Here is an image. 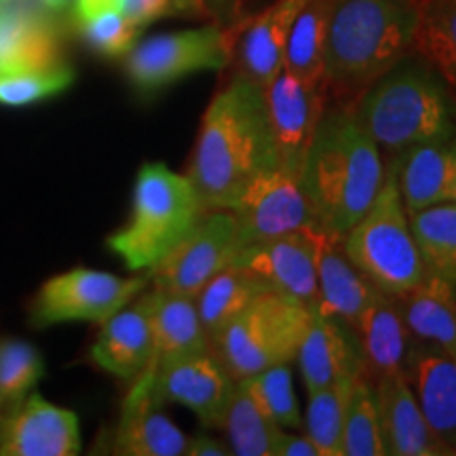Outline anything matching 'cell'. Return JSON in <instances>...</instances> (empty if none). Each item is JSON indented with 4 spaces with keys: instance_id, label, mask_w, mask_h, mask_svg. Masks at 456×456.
<instances>
[{
    "instance_id": "6da1fadb",
    "label": "cell",
    "mask_w": 456,
    "mask_h": 456,
    "mask_svg": "<svg viewBox=\"0 0 456 456\" xmlns=\"http://www.w3.org/2000/svg\"><path fill=\"white\" fill-rule=\"evenodd\" d=\"M275 167L265 87L235 72L205 108L186 178L203 212L231 209L249 182Z\"/></svg>"
},
{
    "instance_id": "7a4b0ae2",
    "label": "cell",
    "mask_w": 456,
    "mask_h": 456,
    "mask_svg": "<svg viewBox=\"0 0 456 456\" xmlns=\"http://www.w3.org/2000/svg\"><path fill=\"white\" fill-rule=\"evenodd\" d=\"M385 175L383 152L355 110L330 102L300 174L319 231L345 237L374 203Z\"/></svg>"
},
{
    "instance_id": "3957f363",
    "label": "cell",
    "mask_w": 456,
    "mask_h": 456,
    "mask_svg": "<svg viewBox=\"0 0 456 456\" xmlns=\"http://www.w3.org/2000/svg\"><path fill=\"white\" fill-rule=\"evenodd\" d=\"M420 0H332L323 49V89L355 106L363 91L414 53Z\"/></svg>"
},
{
    "instance_id": "277c9868",
    "label": "cell",
    "mask_w": 456,
    "mask_h": 456,
    "mask_svg": "<svg viewBox=\"0 0 456 456\" xmlns=\"http://www.w3.org/2000/svg\"><path fill=\"white\" fill-rule=\"evenodd\" d=\"M353 110L385 161L456 135V98L416 51L370 85Z\"/></svg>"
},
{
    "instance_id": "5b68a950",
    "label": "cell",
    "mask_w": 456,
    "mask_h": 456,
    "mask_svg": "<svg viewBox=\"0 0 456 456\" xmlns=\"http://www.w3.org/2000/svg\"><path fill=\"white\" fill-rule=\"evenodd\" d=\"M201 214L186 175L165 163H144L135 175L129 220L106 239V245L129 271H151L186 237Z\"/></svg>"
},
{
    "instance_id": "8992f818",
    "label": "cell",
    "mask_w": 456,
    "mask_h": 456,
    "mask_svg": "<svg viewBox=\"0 0 456 456\" xmlns=\"http://www.w3.org/2000/svg\"><path fill=\"white\" fill-rule=\"evenodd\" d=\"M342 248L353 265L385 294L399 296L425 279V262L399 197L393 161H387L383 188L374 203L342 237Z\"/></svg>"
},
{
    "instance_id": "52a82bcc",
    "label": "cell",
    "mask_w": 456,
    "mask_h": 456,
    "mask_svg": "<svg viewBox=\"0 0 456 456\" xmlns=\"http://www.w3.org/2000/svg\"><path fill=\"white\" fill-rule=\"evenodd\" d=\"M311 315L313 309L302 302L266 289L222 330L209 351L237 380L279 363H292Z\"/></svg>"
},
{
    "instance_id": "ba28073f",
    "label": "cell",
    "mask_w": 456,
    "mask_h": 456,
    "mask_svg": "<svg viewBox=\"0 0 456 456\" xmlns=\"http://www.w3.org/2000/svg\"><path fill=\"white\" fill-rule=\"evenodd\" d=\"M235 30L214 21L188 30L165 32L125 55V74L140 95H157L199 72H220L231 66Z\"/></svg>"
},
{
    "instance_id": "9c48e42d",
    "label": "cell",
    "mask_w": 456,
    "mask_h": 456,
    "mask_svg": "<svg viewBox=\"0 0 456 456\" xmlns=\"http://www.w3.org/2000/svg\"><path fill=\"white\" fill-rule=\"evenodd\" d=\"M148 277H118L106 271H66L43 283L30 302L28 319L37 330L70 322L102 323L144 292Z\"/></svg>"
},
{
    "instance_id": "30bf717a",
    "label": "cell",
    "mask_w": 456,
    "mask_h": 456,
    "mask_svg": "<svg viewBox=\"0 0 456 456\" xmlns=\"http://www.w3.org/2000/svg\"><path fill=\"white\" fill-rule=\"evenodd\" d=\"M239 252L241 243L231 209H208L186 237L152 266L148 279L157 289L195 300L203 285L232 265Z\"/></svg>"
},
{
    "instance_id": "8fae6325",
    "label": "cell",
    "mask_w": 456,
    "mask_h": 456,
    "mask_svg": "<svg viewBox=\"0 0 456 456\" xmlns=\"http://www.w3.org/2000/svg\"><path fill=\"white\" fill-rule=\"evenodd\" d=\"M237 220L241 249L315 224V214L298 175L281 167L269 169L249 182L231 208Z\"/></svg>"
},
{
    "instance_id": "7c38bea8",
    "label": "cell",
    "mask_w": 456,
    "mask_h": 456,
    "mask_svg": "<svg viewBox=\"0 0 456 456\" xmlns=\"http://www.w3.org/2000/svg\"><path fill=\"white\" fill-rule=\"evenodd\" d=\"M155 372V395L161 403H180L197 414L203 429H222L237 379L212 351L148 366Z\"/></svg>"
},
{
    "instance_id": "4fadbf2b",
    "label": "cell",
    "mask_w": 456,
    "mask_h": 456,
    "mask_svg": "<svg viewBox=\"0 0 456 456\" xmlns=\"http://www.w3.org/2000/svg\"><path fill=\"white\" fill-rule=\"evenodd\" d=\"M265 95L279 167L300 178L313 135L330 104L326 89L281 70L266 85Z\"/></svg>"
},
{
    "instance_id": "5bb4252c",
    "label": "cell",
    "mask_w": 456,
    "mask_h": 456,
    "mask_svg": "<svg viewBox=\"0 0 456 456\" xmlns=\"http://www.w3.org/2000/svg\"><path fill=\"white\" fill-rule=\"evenodd\" d=\"M319 239L322 231L317 226L302 228L248 245L232 262L252 271L273 292L313 309L317 302Z\"/></svg>"
},
{
    "instance_id": "9a60e30c",
    "label": "cell",
    "mask_w": 456,
    "mask_h": 456,
    "mask_svg": "<svg viewBox=\"0 0 456 456\" xmlns=\"http://www.w3.org/2000/svg\"><path fill=\"white\" fill-rule=\"evenodd\" d=\"M68 64L53 11L38 0L0 3V74L49 70Z\"/></svg>"
},
{
    "instance_id": "2e32d148",
    "label": "cell",
    "mask_w": 456,
    "mask_h": 456,
    "mask_svg": "<svg viewBox=\"0 0 456 456\" xmlns=\"http://www.w3.org/2000/svg\"><path fill=\"white\" fill-rule=\"evenodd\" d=\"M81 427L72 410L30 393L7 412L0 429L3 456H74L81 452Z\"/></svg>"
},
{
    "instance_id": "e0dca14e",
    "label": "cell",
    "mask_w": 456,
    "mask_h": 456,
    "mask_svg": "<svg viewBox=\"0 0 456 456\" xmlns=\"http://www.w3.org/2000/svg\"><path fill=\"white\" fill-rule=\"evenodd\" d=\"M155 372L146 368L131 387L114 429L112 452L123 456H180L186 452L188 437L174 420L163 414L155 395Z\"/></svg>"
},
{
    "instance_id": "ac0fdd59",
    "label": "cell",
    "mask_w": 456,
    "mask_h": 456,
    "mask_svg": "<svg viewBox=\"0 0 456 456\" xmlns=\"http://www.w3.org/2000/svg\"><path fill=\"white\" fill-rule=\"evenodd\" d=\"M309 0H273L265 11L245 15L235 30L232 61L239 74L266 87L283 70V53L296 17Z\"/></svg>"
},
{
    "instance_id": "d6986e66",
    "label": "cell",
    "mask_w": 456,
    "mask_h": 456,
    "mask_svg": "<svg viewBox=\"0 0 456 456\" xmlns=\"http://www.w3.org/2000/svg\"><path fill=\"white\" fill-rule=\"evenodd\" d=\"M294 362H298L302 383L309 393L342 380H355L363 372L357 330L340 319L313 311Z\"/></svg>"
},
{
    "instance_id": "ffe728a7",
    "label": "cell",
    "mask_w": 456,
    "mask_h": 456,
    "mask_svg": "<svg viewBox=\"0 0 456 456\" xmlns=\"http://www.w3.org/2000/svg\"><path fill=\"white\" fill-rule=\"evenodd\" d=\"M380 427L387 454L393 456H452L427 423L406 374L395 372L374 380Z\"/></svg>"
},
{
    "instance_id": "44dd1931",
    "label": "cell",
    "mask_w": 456,
    "mask_h": 456,
    "mask_svg": "<svg viewBox=\"0 0 456 456\" xmlns=\"http://www.w3.org/2000/svg\"><path fill=\"white\" fill-rule=\"evenodd\" d=\"M100 326L89 351L91 362L114 379L127 383L138 379L155 357L151 317L142 296L102 322Z\"/></svg>"
},
{
    "instance_id": "7402d4cb",
    "label": "cell",
    "mask_w": 456,
    "mask_h": 456,
    "mask_svg": "<svg viewBox=\"0 0 456 456\" xmlns=\"http://www.w3.org/2000/svg\"><path fill=\"white\" fill-rule=\"evenodd\" d=\"M380 289L353 265L342 237L322 231L317 254V302L313 311L357 328L359 317Z\"/></svg>"
},
{
    "instance_id": "603a6c76",
    "label": "cell",
    "mask_w": 456,
    "mask_h": 456,
    "mask_svg": "<svg viewBox=\"0 0 456 456\" xmlns=\"http://www.w3.org/2000/svg\"><path fill=\"white\" fill-rule=\"evenodd\" d=\"M403 374L433 433L456 456V359L431 346L414 345Z\"/></svg>"
},
{
    "instance_id": "cb8c5ba5",
    "label": "cell",
    "mask_w": 456,
    "mask_h": 456,
    "mask_svg": "<svg viewBox=\"0 0 456 456\" xmlns=\"http://www.w3.org/2000/svg\"><path fill=\"white\" fill-rule=\"evenodd\" d=\"M355 330L362 342L363 374L372 383L380 376L406 372L416 342L406 326L397 296L376 294L359 317Z\"/></svg>"
},
{
    "instance_id": "d4e9b609",
    "label": "cell",
    "mask_w": 456,
    "mask_h": 456,
    "mask_svg": "<svg viewBox=\"0 0 456 456\" xmlns=\"http://www.w3.org/2000/svg\"><path fill=\"white\" fill-rule=\"evenodd\" d=\"M140 296L151 317L152 338H155V357L151 366L209 351V340L195 300L157 288Z\"/></svg>"
},
{
    "instance_id": "484cf974",
    "label": "cell",
    "mask_w": 456,
    "mask_h": 456,
    "mask_svg": "<svg viewBox=\"0 0 456 456\" xmlns=\"http://www.w3.org/2000/svg\"><path fill=\"white\" fill-rule=\"evenodd\" d=\"M403 319L416 345L431 346L456 359V288L440 277L425 275L399 294Z\"/></svg>"
},
{
    "instance_id": "4316f807",
    "label": "cell",
    "mask_w": 456,
    "mask_h": 456,
    "mask_svg": "<svg viewBox=\"0 0 456 456\" xmlns=\"http://www.w3.org/2000/svg\"><path fill=\"white\" fill-rule=\"evenodd\" d=\"M399 197L408 216L450 199L452 178V140L425 142L395 159Z\"/></svg>"
},
{
    "instance_id": "83f0119b",
    "label": "cell",
    "mask_w": 456,
    "mask_h": 456,
    "mask_svg": "<svg viewBox=\"0 0 456 456\" xmlns=\"http://www.w3.org/2000/svg\"><path fill=\"white\" fill-rule=\"evenodd\" d=\"M266 285L262 279L254 275L241 265H228L218 275H214L203 285L197 294L195 305L201 317L203 330L208 334L209 345L218 338L222 330L252 302L256 296L266 292Z\"/></svg>"
},
{
    "instance_id": "f1b7e54d",
    "label": "cell",
    "mask_w": 456,
    "mask_h": 456,
    "mask_svg": "<svg viewBox=\"0 0 456 456\" xmlns=\"http://www.w3.org/2000/svg\"><path fill=\"white\" fill-rule=\"evenodd\" d=\"M414 51L456 98V0H420Z\"/></svg>"
},
{
    "instance_id": "f546056e",
    "label": "cell",
    "mask_w": 456,
    "mask_h": 456,
    "mask_svg": "<svg viewBox=\"0 0 456 456\" xmlns=\"http://www.w3.org/2000/svg\"><path fill=\"white\" fill-rule=\"evenodd\" d=\"M427 275L456 288V201H444L410 214Z\"/></svg>"
},
{
    "instance_id": "4dcf8cb0",
    "label": "cell",
    "mask_w": 456,
    "mask_h": 456,
    "mask_svg": "<svg viewBox=\"0 0 456 456\" xmlns=\"http://www.w3.org/2000/svg\"><path fill=\"white\" fill-rule=\"evenodd\" d=\"M332 0H309L296 17L285 43L283 70L313 85H323L328 13Z\"/></svg>"
},
{
    "instance_id": "1f68e13d",
    "label": "cell",
    "mask_w": 456,
    "mask_h": 456,
    "mask_svg": "<svg viewBox=\"0 0 456 456\" xmlns=\"http://www.w3.org/2000/svg\"><path fill=\"white\" fill-rule=\"evenodd\" d=\"M222 429L228 436L231 454L271 456L273 437H275L279 425L260 406V402L248 389V385L243 380H237L235 395H232L231 406H228Z\"/></svg>"
},
{
    "instance_id": "d6a6232c",
    "label": "cell",
    "mask_w": 456,
    "mask_h": 456,
    "mask_svg": "<svg viewBox=\"0 0 456 456\" xmlns=\"http://www.w3.org/2000/svg\"><path fill=\"white\" fill-rule=\"evenodd\" d=\"M385 437L380 427L379 397L374 383L366 374H359L353 383L346 406L342 456H385Z\"/></svg>"
},
{
    "instance_id": "836d02e7",
    "label": "cell",
    "mask_w": 456,
    "mask_h": 456,
    "mask_svg": "<svg viewBox=\"0 0 456 456\" xmlns=\"http://www.w3.org/2000/svg\"><path fill=\"white\" fill-rule=\"evenodd\" d=\"M357 380V379H355ZM355 380L323 387L311 391L309 408L305 416V431L322 456H342V433H345L346 406Z\"/></svg>"
},
{
    "instance_id": "e575fe53",
    "label": "cell",
    "mask_w": 456,
    "mask_h": 456,
    "mask_svg": "<svg viewBox=\"0 0 456 456\" xmlns=\"http://www.w3.org/2000/svg\"><path fill=\"white\" fill-rule=\"evenodd\" d=\"M43 374V355L32 342L21 338L0 340V403L4 416L30 395Z\"/></svg>"
},
{
    "instance_id": "d590c367",
    "label": "cell",
    "mask_w": 456,
    "mask_h": 456,
    "mask_svg": "<svg viewBox=\"0 0 456 456\" xmlns=\"http://www.w3.org/2000/svg\"><path fill=\"white\" fill-rule=\"evenodd\" d=\"M243 383L279 427L294 431L302 429L305 416L300 412L298 397H296L289 363H279V366L262 370L258 374L243 379Z\"/></svg>"
},
{
    "instance_id": "8d00e7d4",
    "label": "cell",
    "mask_w": 456,
    "mask_h": 456,
    "mask_svg": "<svg viewBox=\"0 0 456 456\" xmlns=\"http://www.w3.org/2000/svg\"><path fill=\"white\" fill-rule=\"evenodd\" d=\"M74 83L70 64H61L49 70L0 74V104L7 108H24L55 98Z\"/></svg>"
},
{
    "instance_id": "74e56055",
    "label": "cell",
    "mask_w": 456,
    "mask_h": 456,
    "mask_svg": "<svg viewBox=\"0 0 456 456\" xmlns=\"http://www.w3.org/2000/svg\"><path fill=\"white\" fill-rule=\"evenodd\" d=\"M74 26L95 53L110 60L127 55L142 32V28L135 26L123 11H104L87 20L74 21Z\"/></svg>"
},
{
    "instance_id": "f35d334b",
    "label": "cell",
    "mask_w": 456,
    "mask_h": 456,
    "mask_svg": "<svg viewBox=\"0 0 456 456\" xmlns=\"http://www.w3.org/2000/svg\"><path fill=\"white\" fill-rule=\"evenodd\" d=\"M123 11L142 30L163 17L178 15L174 0H123Z\"/></svg>"
},
{
    "instance_id": "ab89813d",
    "label": "cell",
    "mask_w": 456,
    "mask_h": 456,
    "mask_svg": "<svg viewBox=\"0 0 456 456\" xmlns=\"http://www.w3.org/2000/svg\"><path fill=\"white\" fill-rule=\"evenodd\" d=\"M271 456H322L309 436H298L294 429H283L279 427L275 437H273Z\"/></svg>"
},
{
    "instance_id": "60d3db41",
    "label": "cell",
    "mask_w": 456,
    "mask_h": 456,
    "mask_svg": "<svg viewBox=\"0 0 456 456\" xmlns=\"http://www.w3.org/2000/svg\"><path fill=\"white\" fill-rule=\"evenodd\" d=\"M205 20L222 28H235L245 15V0H201Z\"/></svg>"
},
{
    "instance_id": "b9f144b4",
    "label": "cell",
    "mask_w": 456,
    "mask_h": 456,
    "mask_svg": "<svg viewBox=\"0 0 456 456\" xmlns=\"http://www.w3.org/2000/svg\"><path fill=\"white\" fill-rule=\"evenodd\" d=\"M188 456H226L231 454L228 444L216 440V437L208 436V433H199L195 437H188L186 452Z\"/></svg>"
},
{
    "instance_id": "7bdbcfd3",
    "label": "cell",
    "mask_w": 456,
    "mask_h": 456,
    "mask_svg": "<svg viewBox=\"0 0 456 456\" xmlns=\"http://www.w3.org/2000/svg\"><path fill=\"white\" fill-rule=\"evenodd\" d=\"M174 7L178 15L195 17V20H205V11L201 0H174Z\"/></svg>"
},
{
    "instance_id": "ee69618b",
    "label": "cell",
    "mask_w": 456,
    "mask_h": 456,
    "mask_svg": "<svg viewBox=\"0 0 456 456\" xmlns=\"http://www.w3.org/2000/svg\"><path fill=\"white\" fill-rule=\"evenodd\" d=\"M38 3L53 11V13H61V11L72 7V0H38Z\"/></svg>"
},
{
    "instance_id": "f6af8a7d",
    "label": "cell",
    "mask_w": 456,
    "mask_h": 456,
    "mask_svg": "<svg viewBox=\"0 0 456 456\" xmlns=\"http://www.w3.org/2000/svg\"><path fill=\"white\" fill-rule=\"evenodd\" d=\"M456 201V135L452 138V178H450V199Z\"/></svg>"
},
{
    "instance_id": "bcb514c9",
    "label": "cell",
    "mask_w": 456,
    "mask_h": 456,
    "mask_svg": "<svg viewBox=\"0 0 456 456\" xmlns=\"http://www.w3.org/2000/svg\"><path fill=\"white\" fill-rule=\"evenodd\" d=\"M3 420H4V408L3 403H0V429H3Z\"/></svg>"
},
{
    "instance_id": "7dc6e473",
    "label": "cell",
    "mask_w": 456,
    "mask_h": 456,
    "mask_svg": "<svg viewBox=\"0 0 456 456\" xmlns=\"http://www.w3.org/2000/svg\"><path fill=\"white\" fill-rule=\"evenodd\" d=\"M0 3H3V0H0Z\"/></svg>"
}]
</instances>
